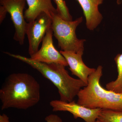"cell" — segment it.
Listing matches in <instances>:
<instances>
[{
	"label": "cell",
	"mask_w": 122,
	"mask_h": 122,
	"mask_svg": "<svg viewBox=\"0 0 122 122\" xmlns=\"http://www.w3.org/2000/svg\"><path fill=\"white\" fill-rule=\"evenodd\" d=\"M8 13L7 10L2 5L0 6V24L3 21Z\"/></svg>",
	"instance_id": "2e32d148"
},
{
	"label": "cell",
	"mask_w": 122,
	"mask_h": 122,
	"mask_svg": "<svg viewBox=\"0 0 122 122\" xmlns=\"http://www.w3.org/2000/svg\"><path fill=\"white\" fill-rule=\"evenodd\" d=\"M40 85L26 73H15L8 76L0 90L2 110L9 108L26 110L40 101Z\"/></svg>",
	"instance_id": "6da1fadb"
},
{
	"label": "cell",
	"mask_w": 122,
	"mask_h": 122,
	"mask_svg": "<svg viewBox=\"0 0 122 122\" xmlns=\"http://www.w3.org/2000/svg\"><path fill=\"white\" fill-rule=\"evenodd\" d=\"M102 69V66H99L89 76L87 86L77 95V103L90 109L122 111V93L106 89L100 85Z\"/></svg>",
	"instance_id": "3957f363"
},
{
	"label": "cell",
	"mask_w": 122,
	"mask_h": 122,
	"mask_svg": "<svg viewBox=\"0 0 122 122\" xmlns=\"http://www.w3.org/2000/svg\"><path fill=\"white\" fill-rule=\"evenodd\" d=\"M53 35L51 27L42 40L41 49L30 56V58L38 62L56 63L65 66H68V62L65 58L55 48L53 42Z\"/></svg>",
	"instance_id": "52a82bcc"
},
{
	"label": "cell",
	"mask_w": 122,
	"mask_h": 122,
	"mask_svg": "<svg viewBox=\"0 0 122 122\" xmlns=\"http://www.w3.org/2000/svg\"><path fill=\"white\" fill-rule=\"evenodd\" d=\"M97 119L101 122H122V111L102 109Z\"/></svg>",
	"instance_id": "4fadbf2b"
},
{
	"label": "cell",
	"mask_w": 122,
	"mask_h": 122,
	"mask_svg": "<svg viewBox=\"0 0 122 122\" xmlns=\"http://www.w3.org/2000/svg\"><path fill=\"white\" fill-rule=\"evenodd\" d=\"M28 9L24 12V17L28 22L34 20L42 12L51 16L57 14L56 9L53 6L51 0H26Z\"/></svg>",
	"instance_id": "8fae6325"
},
{
	"label": "cell",
	"mask_w": 122,
	"mask_h": 122,
	"mask_svg": "<svg viewBox=\"0 0 122 122\" xmlns=\"http://www.w3.org/2000/svg\"><path fill=\"white\" fill-rule=\"evenodd\" d=\"M114 61L117 70V77L115 81L107 84L106 88L116 93H122V53L117 55Z\"/></svg>",
	"instance_id": "7c38bea8"
},
{
	"label": "cell",
	"mask_w": 122,
	"mask_h": 122,
	"mask_svg": "<svg viewBox=\"0 0 122 122\" xmlns=\"http://www.w3.org/2000/svg\"><path fill=\"white\" fill-rule=\"evenodd\" d=\"M52 19L51 28L61 50L76 53L83 52L86 40L78 39L76 34V28L83 21L82 17L75 20L68 21L56 14L52 16Z\"/></svg>",
	"instance_id": "277c9868"
},
{
	"label": "cell",
	"mask_w": 122,
	"mask_h": 122,
	"mask_svg": "<svg viewBox=\"0 0 122 122\" xmlns=\"http://www.w3.org/2000/svg\"><path fill=\"white\" fill-rule=\"evenodd\" d=\"M121 0H117V3L118 4H119L121 3Z\"/></svg>",
	"instance_id": "ac0fdd59"
},
{
	"label": "cell",
	"mask_w": 122,
	"mask_h": 122,
	"mask_svg": "<svg viewBox=\"0 0 122 122\" xmlns=\"http://www.w3.org/2000/svg\"><path fill=\"white\" fill-rule=\"evenodd\" d=\"M10 56L22 61L35 69L57 87L60 100L67 102L73 101L81 89L87 85L81 79L71 77L65 66L56 63H46L33 61L30 58L5 52Z\"/></svg>",
	"instance_id": "7a4b0ae2"
},
{
	"label": "cell",
	"mask_w": 122,
	"mask_h": 122,
	"mask_svg": "<svg viewBox=\"0 0 122 122\" xmlns=\"http://www.w3.org/2000/svg\"><path fill=\"white\" fill-rule=\"evenodd\" d=\"M52 22V16L42 12L35 20L27 23L26 34L28 39V52L30 56L39 50V44L51 28Z\"/></svg>",
	"instance_id": "5b68a950"
},
{
	"label": "cell",
	"mask_w": 122,
	"mask_h": 122,
	"mask_svg": "<svg viewBox=\"0 0 122 122\" xmlns=\"http://www.w3.org/2000/svg\"><path fill=\"white\" fill-rule=\"evenodd\" d=\"M54 112H68L75 119L81 118L86 122H96L102 109H90L79 105L75 101L67 102L61 100H52L50 103Z\"/></svg>",
	"instance_id": "ba28073f"
},
{
	"label": "cell",
	"mask_w": 122,
	"mask_h": 122,
	"mask_svg": "<svg viewBox=\"0 0 122 122\" xmlns=\"http://www.w3.org/2000/svg\"><path fill=\"white\" fill-rule=\"evenodd\" d=\"M56 5L58 15L61 18L68 21H73V18L64 0H54Z\"/></svg>",
	"instance_id": "5bb4252c"
},
{
	"label": "cell",
	"mask_w": 122,
	"mask_h": 122,
	"mask_svg": "<svg viewBox=\"0 0 122 122\" xmlns=\"http://www.w3.org/2000/svg\"><path fill=\"white\" fill-rule=\"evenodd\" d=\"M0 122H10L9 120V117L5 114L0 115Z\"/></svg>",
	"instance_id": "e0dca14e"
},
{
	"label": "cell",
	"mask_w": 122,
	"mask_h": 122,
	"mask_svg": "<svg viewBox=\"0 0 122 122\" xmlns=\"http://www.w3.org/2000/svg\"><path fill=\"white\" fill-rule=\"evenodd\" d=\"M83 10L86 20V25L89 30H93L98 26L103 16L98 9L103 0H77Z\"/></svg>",
	"instance_id": "30bf717a"
},
{
	"label": "cell",
	"mask_w": 122,
	"mask_h": 122,
	"mask_svg": "<svg viewBox=\"0 0 122 122\" xmlns=\"http://www.w3.org/2000/svg\"><path fill=\"white\" fill-rule=\"evenodd\" d=\"M26 0H0L2 5L11 16L15 32L13 38L20 45L24 44L27 22L23 13Z\"/></svg>",
	"instance_id": "8992f818"
},
{
	"label": "cell",
	"mask_w": 122,
	"mask_h": 122,
	"mask_svg": "<svg viewBox=\"0 0 122 122\" xmlns=\"http://www.w3.org/2000/svg\"><path fill=\"white\" fill-rule=\"evenodd\" d=\"M96 122H100V121H99V120H98V119H97V120H96Z\"/></svg>",
	"instance_id": "d6986e66"
},
{
	"label": "cell",
	"mask_w": 122,
	"mask_h": 122,
	"mask_svg": "<svg viewBox=\"0 0 122 122\" xmlns=\"http://www.w3.org/2000/svg\"><path fill=\"white\" fill-rule=\"evenodd\" d=\"M45 120L46 122H62V120L59 116L53 114L46 116Z\"/></svg>",
	"instance_id": "9a60e30c"
},
{
	"label": "cell",
	"mask_w": 122,
	"mask_h": 122,
	"mask_svg": "<svg viewBox=\"0 0 122 122\" xmlns=\"http://www.w3.org/2000/svg\"><path fill=\"white\" fill-rule=\"evenodd\" d=\"M60 52L67 61L72 74L77 76L87 85L89 76L96 69L89 68L84 63L82 59L83 52L76 53L62 50Z\"/></svg>",
	"instance_id": "9c48e42d"
}]
</instances>
